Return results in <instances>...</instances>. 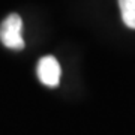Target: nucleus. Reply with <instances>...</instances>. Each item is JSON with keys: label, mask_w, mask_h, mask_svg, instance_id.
I'll return each instance as SVG.
<instances>
[{"label": "nucleus", "mask_w": 135, "mask_h": 135, "mask_svg": "<svg viewBox=\"0 0 135 135\" xmlns=\"http://www.w3.org/2000/svg\"><path fill=\"white\" fill-rule=\"evenodd\" d=\"M119 6L123 23L135 30V0H119Z\"/></svg>", "instance_id": "7ed1b4c3"}, {"label": "nucleus", "mask_w": 135, "mask_h": 135, "mask_svg": "<svg viewBox=\"0 0 135 135\" xmlns=\"http://www.w3.org/2000/svg\"><path fill=\"white\" fill-rule=\"evenodd\" d=\"M62 69L57 59L53 56H45L38 63V77L42 84L48 87H56L60 81Z\"/></svg>", "instance_id": "f03ea898"}, {"label": "nucleus", "mask_w": 135, "mask_h": 135, "mask_svg": "<svg viewBox=\"0 0 135 135\" xmlns=\"http://www.w3.org/2000/svg\"><path fill=\"white\" fill-rule=\"evenodd\" d=\"M0 41L11 50H23L24 39H23V21L20 15L11 14L0 26Z\"/></svg>", "instance_id": "f257e3e1"}]
</instances>
